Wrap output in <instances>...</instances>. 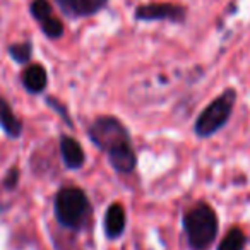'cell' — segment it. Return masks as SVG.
<instances>
[{
  "label": "cell",
  "instance_id": "obj_9",
  "mask_svg": "<svg viewBox=\"0 0 250 250\" xmlns=\"http://www.w3.org/2000/svg\"><path fill=\"white\" fill-rule=\"evenodd\" d=\"M46 84H48V74H46L45 67L35 63L29 65L22 72V86L33 94H40L45 91Z\"/></svg>",
  "mask_w": 250,
  "mask_h": 250
},
{
  "label": "cell",
  "instance_id": "obj_3",
  "mask_svg": "<svg viewBox=\"0 0 250 250\" xmlns=\"http://www.w3.org/2000/svg\"><path fill=\"white\" fill-rule=\"evenodd\" d=\"M91 206L84 190L77 187H65L55 197V216L60 225L77 229L86 223Z\"/></svg>",
  "mask_w": 250,
  "mask_h": 250
},
{
  "label": "cell",
  "instance_id": "obj_15",
  "mask_svg": "<svg viewBox=\"0 0 250 250\" xmlns=\"http://www.w3.org/2000/svg\"><path fill=\"white\" fill-rule=\"evenodd\" d=\"M18 182H19V170L14 167V168H11V170L7 171V177H5L4 184H5V187H7V188H14L16 185H18Z\"/></svg>",
  "mask_w": 250,
  "mask_h": 250
},
{
  "label": "cell",
  "instance_id": "obj_8",
  "mask_svg": "<svg viewBox=\"0 0 250 250\" xmlns=\"http://www.w3.org/2000/svg\"><path fill=\"white\" fill-rule=\"evenodd\" d=\"M60 154H62L63 165L70 170H79L86 161V154L81 144L69 136H62L60 139Z\"/></svg>",
  "mask_w": 250,
  "mask_h": 250
},
{
  "label": "cell",
  "instance_id": "obj_10",
  "mask_svg": "<svg viewBox=\"0 0 250 250\" xmlns=\"http://www.w3.org/2000/svg\"><path fill=\"white\" fill-rule=\"evenodd\" d=\"M0 127L12 139H18L22 134V124L16 113L12 111L11 104L0 96Z\"/></svg>",
  "mask_w": 250,
  "mask_h": 250
},
{
  "label": "cell",
  "instance_id": "obj_7",
  "mask_svg": "<svg viewBox=\"0 0 250 250\" xmlns=\"http://www.w3.org/2000/svg\"><path fill=\"white\" fill-rule=\"evenodd\" d=\"M69 18H89L108 4V0H55Z\"/></svg>",
  "mask_w": 250,
  "mask_h": 250
},
{
  "label": "cell",
  "instance_id": "obj_6",
  "mask_svg": "<svg viewBox=\"0 0 250 250\" xmlns=\"http://www.w3.org/2000/svg\"><path fill=\"white\" fill-rule=\"evenodd\" d=\"M31 14L38 21L42 31L48 36L50 40H59L63 35V24L52 11L48 0H33Z\"/></svg>",
  "mask_w": 250,
  "mask_h": 250
},
{
  "label": "cell",
  "instance_id": "obj_13",
  "mask_svg": "<svg viewBox=\"0 0 250 250\" xmlns=\"http://www.w3.org/2000/svg\"><path fill=\"white\" fill-rule=\"evenodd\" d=\"M31 52H33V46L29 42L14 43V45L9 46V55L18 63H28L29 59H31Z\"/></svg>",
  "mask_w": 250,
  "mask_h": 250
},
{
  "label": "cell",
  "instance_id": "obj_1",
  "mask_svg": "<svg viewBox=\"0 0 250 250\" xmlns=\"http://www.w3.org/2000/svg\"><path fill=\"white\" fill-rule=\"evenodd\" d=\"M89 139L104 151L110 165L120 173H130L137 165L129 130L118 118L98 117L89 127Z\"/></svg>",
  "mask_w": 250,
  "mask_h": 250
},
{
  "label": "cell",
  "instance_id": "obj_11",
  "mask_svg": "<svg viewBox=\"0 0 250 250\" xmlns=\"http://www.w3.org/2000/svg\"><path fill=\"white\" fill-rule=\"evenodd\" d=\"M125 229V209L120 204H111L104 214V231L110 238H117Z\"/></svg>",
  "mask_w": 250,
  "mask_h": 250
},
{
  "label": "cell",
  "instance_id": "obj_4",
  "mask_svg": "<svg viewBox=\"0 0 250 250\" xmlns=\"http://www.w3.org/2000/svg\"><path fill=\"white\" fill-rule=\"evenodd\" d=\"M235 101L236 93L233 89H226L214 101H211L195 120V134L199 137H211L219 129H223L231 117Z\"/></svg>",
  "mask_w": 250,
  "mask_h": 250
},
{
  "label": "cell",
  "instance_id": "obj_12",
  "mask_svg": "<svg viewBox=\"0 0 250 250\" xmlns=\"http://www.w3.org/2000/svg\"><path fill=\"white\" fill-rule=\"evenodd\" d=\"M245 233L240 228H231L221 240L218 250H243L245 249Z\"/></svg>",
  "mask_w": 250,
  "mask_h": 250
},
{
  "label": "cell",
  "instance_id": "obj_14",
  "mask_svg": "<svg viewBox=\"0 0 250 250\" xmlns=\"http://www.w3.org/2000/svg\"><path fill=\"white\" fill-rule=\"evenodd\" d=\"M46 101H48V104L53 108V110L57 111V113H60V117H62L63 120H65V124L69 125V127H72V118H70L69 111L65 110V106H63V104H60L57 100H52V98H48Z\"/></svg>",
  "mask_w": 250,
  "mask_h": 250
},
{
  "label": "cell",
  "instance_id": "obj_5",
  "mask_svg": "<svg viewBox=\"0 0 250 250\" xmlns=\"http://www.w3.org/2000/svg\"><path fill=\"white\" fill-rule=\"evenodd\" d=\"M136 19L137 21H173L182 22L187 16L182 5L177 4H168V2H161V4H146L136 9Z\"/></svg>",
  "mask_w": 250,
  "mask_h": 250
},
{
  "label": "cell",
  "instance_id": "obj_2",
  "mask_svg": "<svg viewBox=\"0 0 250 250\" xmlns=\"http://www.w3.org/2000/svg\"><path fill=\"white\" fill-rule=\"evenodd\" d=\"M184 228L192 250H208L218 235V218L208 204H197L185 214Z\"/></svg>",
  "mask_w": 250,
  "mask_h": 250
}]
</instances>
